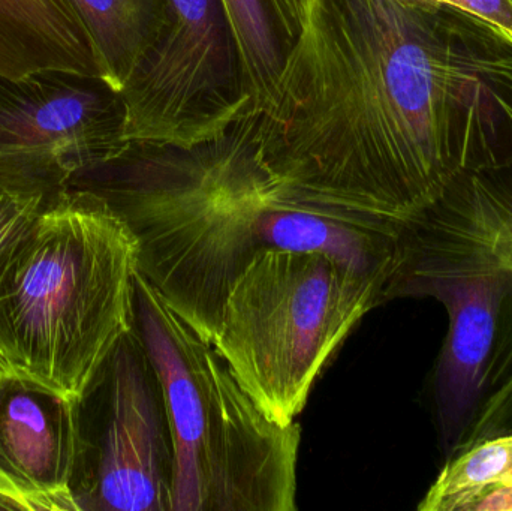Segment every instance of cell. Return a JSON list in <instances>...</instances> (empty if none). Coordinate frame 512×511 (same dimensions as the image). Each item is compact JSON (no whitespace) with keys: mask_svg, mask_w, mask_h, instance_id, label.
Returning a JSON list of instances; mask_svg holds the SVG:
<instances>
[{"mask_svg":"<svg viewBox=\"0 0 512 511\" xmlns=\"http://www.w3.org/2000/svg\"><path fill=\"white\" fill-rule=\"evenodd\" d=\"M68 186L110 204L137 240L140 275L210 344L261 252H327L385 285L396 263L400 224L322 203L277 177L245 117L197 146L129 143Z\"/></svg>","mask_w":512,"mask_h":511,"instance_id":"2","label":"cell"},{"mask_svg":"<svg viewBox=\"0 0 512 511\" xmlns=\"http://www.w3.org/2000/svg\"><path fill=\"white\" fill-rule=\"evenodd\" d=\"M239 47L252 113L273 92L283 60L300 32L307 0H221Z\"/></svg>","mask_w":512,"mask_h":511,"instance_id":"13","label":"cell"},{"mask_svg":"<svg viewBox=\"0 0 512 511\" xmlns=\"http://www.w3.org/2000/svg\"><path fill=\"white\" fill-rule=\"evenodd\" d=\"M176 444L164 383L137 326L78 398V511H173Z\"/></svg>","mask_w":512,"mask_h":511,"instance_id":"7","label":"cell"},{"mask_svg":"<svg viewBox=\"0 0 512 511\" xmlns=\"http://www.w3.org/2000/svg\"><path fill=\"white\" fill-rule=\"evenodd\" d=\"M468 12L512 41V0H435Z\"/></svg>","mask_w":512,"mask_h":511,"instance_id":"17","label":"cell"},{"mask_svg":"<svg viewBox=\"0 0 512 511\" xmlns=\"http://www.w3.org/2000/svg\"><path fill=\"white\" fill-rule=\"evenodd\" d=\"M47 195L0 179V263L32 224Z\"/></svg>","mask_w":512,"mask_h":511,"instance_id":"15","label":"cell"},{"mask_svg":"<svg viewBox=\"0 0 512 511\" xmlns=\"http://www.w3.org/2000/svg\"><path fill=\"white\" fill-rule=\"evenodd\" d=\"M138 248L86 189L45 198L0 263V348L18 374L78 399L135 326Z\"/></svg>","mask_w":512,"mask_h":511,"instance_id":"3","label":"cell"},{"mask_svg":"<svg viewBox=\"0 0 512 511\" xmlns=\"http://www.w3.org/2000/svg\"><path fill=\"white\" fill-rule=\"evenodd\" d=\"M245 120L289 185L402 224L462 174L512 164V41L435 0H307Z\"/></svg>","mask_w":512,"mask_h":511,"instance_id":"1","label":"cell"},{"mask_svg":"<svg viewBox=\"0 0 512 511\" xmlns=\"http://www.w3.org/2000/svg\"><path fill=\"white\" fill-rule=\"evenodd\" d=\"M135 326L170 408L173 511L297 510V423L268 419L215 345L183 321L140 272Z\"/></svg>","mask_w":512,"mask_h":511,"instance_id":"5","label":"cell"},{"mask_svg":"<svg viewBox=\"0 0 512 511\" xmlns=\"http://www.w3.org/2000/svg\"><path fill=\"white\" fill-rule=\"evenodd\" d=\"M432 297L448 314L435 372L445 461L512 372V164L457 177L400 224L384 302Z\"/></svg>","mask_w":512,"mask_h":511,"instance_id":"4","label":"cell"},{"mask_svg":"<svg viewBox=\"0 0 512 511\" xmlns=\"http://www.w3.org/2000/svg\"><path fill=\"white\" fill-rule=\"evenodd\" d=\"M78 399L12 371L0 380V471L33 510H77Z\"/></svg>","mask_w":512,"mask_h":511,"instance_id":"10","label":"cell"},{"mask_svg":"<svg viewBox=\"0 0 512 511\" xmlns=\"http://www.w3.org/2000/svg\"><path fill=\"white\" fill-rule=\"evenodd\" d=\"M128 146L122 95L101 78L0 77V179L51 194Z\"/></svg>","mask_w":512,"mask_h":511,"instance_id":"9","label":"cell"},{"mask_svg":"<svg viewBox=\"0 0 512 511\" xmlns=\"http://www.w3.org/2000/svg\"><path fill=\"white\" fill-rule=\"evenodd\" d=\"M14 371L12 366L9 365L8 359H6L5 354H3L2 348H0V380H2L5 375H8L9 372Z\"/></svg>","mask_w":512,"mask_h":511,"instance_id":"19","label":"cell"},{"mask_svg":"<svg viewBox=\"0 0 512 511\" xmlns=\"http://www.w3.org/2000/svg\"><path fill=\"white\" fill-rule=\"evenodd\" d=\"M0 494L14 498L18 503L23 504L24 509L26 510L35 511L33 510V504L30 503V501L27 500L20 491H18L17 486H15L14 483H12L11 480L2 473V471H0Z\"/></svg>","mask_w":512,"mask_h":511,"instance_id":"18","label":"cell"},{"mask_svg":"<svg viewBox=\"0 0 512 511\" xmlns=\"http://www.w3.org/2000/svg\"><path fill=\"white\" fill-rule=\"evenodd\" d=\"M83 24L96 74L122 93L170 18V0H68Z\"/></svg>","mask_w":512,"mask_h":511,"instance_id":"12","label":"cell"},{"mask_svg":"<svg viewBox=\"0 0 512 511\" xmlns=\"http://www.w3.org/2000/svg\"><path fill=\"white\" fill-rule=\"evenodd\" d=\"M45 71L98 77L68 0H0V77L20 80Z\"/></svg>","mask_w":512,"mask_h":511,"instance_id":"11","label":"cell"},{"mask_svg":"<svg viewBox=\"0 0 512 511\" xmlns=\"http://www.w3.org/2000/svg\"><path fill=\"white\" fill-rule=\"evenodd\" d=\"M420 511H512V434L445 461Z\"/></svg>","mask_w":512,"mask_h":511,"instance_id":"14","label":"cell"},{"mask_svg":"<svg viewBox=\"0 0 512 511\" xmlns=\"http://www.w3.org/2000/svg\"><path fill=\"white\" fill-rule=\"evenodd\" d=\"M512 434V372L504 384L481 405L469 425L457 455L471 449L475 444L499 435ZM453 459V458H451Z\"/></svg>","mask_w":512,"mask_h":511,"instance_id":"16","label":"cell"},{"mask_svg":"<svg viewBox=\"0 0 512 511\" xmlns=\"http://www.w3.org/2000/svg\"><path fill=\"white\" fill-rule=\"evenodd\" d=\"M126 143L192 147L252 111L221 0H170V18L122 90Z\"/></svg>","mask_w":512,"mask_h":511,"instance_id":"8","label":"cell"},{"mask_svg":"<svg viewBox=\"0 0 512 511\" xmlns=\"http://www.w3.org/2000/svg\"><path fill=\"white\" fill-rule=\"evenodd\" d=\"M384 288L336 255L268 249L234 284L212 344L262 413L291 425L334 351L384 303Z\"/></svg>","mask_w":512,"mask_h":511,"instance_id":"6","label":"cell"}]
</instances>
